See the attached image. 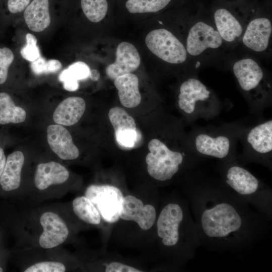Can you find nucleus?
I'll return each mask as SVG.
<instances>
[{"mask_svg": "<svg viewBox=\"0 0 272 272\" xmlns=\"http://www.w3.org/2000/svg\"><path fill=\"white\" fill-rule=\"evenodd\" d=\"M190 195L200 245L210 250H241L265 233L267 217L223 183H192Z\"/></svg>", "mask_w": 272, "mask_h": 272, "instance_id": "nucleus-1", "label": "nucleus"}, {"mask_svg": "<svg viewBox=\"0 0 272 272\" xmlns=\"http://www.w3.org/2000/svg\"><path fill=\"white\" fill-rule=\"evenodd\" d=\"M223 184L238 197L269 218L271 193L258 178L248 170L235 164L224 169Z\"/></svg>", "mask_w": 272, "mask_h": 272, "instance_id": "nucleus-2", "label": "nucleus"}, {"mask_svg": "<svg viewBox=\"0 0 272 272\" xmlns=\"http://www.w3.org/2000/svg\"><path fill=\"white\" fill-rule=\"evenodd\" d=\"M148 149L150 152L146 157V162L150 176L160 181L171 179L179 171L184 161V155L171 150L158 139L149 142Z\"/></svg>", "mask_w": 272, "mask_h": 272, "instance_id": "nucleus-3", "label": "nucleus"}, {"mask_svg": "<svg viewBox=\"0 0 272 272\" xmlns=\"http://www.w3.org/2000/svg\"><path fill=\"white\" fill-rule=\"evenodd\" d=\"M232 71L239 87L251 102L265 97L269 87L264 71L254 59L245 57L235 62Z\"/></svg>", "mask_w": 272, "mask_h": 272, "instance_id": "nucleus-4", "label": "nucleus"}, {"mask_svg": "<svg viewBox=\"0 0 272 272\" xmlns=\"http://www.w3.org/2000/svg\"><path fill=\"white\" fill-rule=\"evenodd\" d=\"M149 49L168 63L181 64L186 61L188 53L183 44L170 31L160 28L150 31L145 38Z\"/></svg>", "mask_w": 272, "mask_h": 272, "instance_id": "nucleus-5", "label": "nucleus"}, {"mask_svg": "<svg viewBox=\"0 0 272 272\" xmlns=\"http://www.w3.org/2000/svg\"><path fill=\"white\" fill-rule=\"evenodd\" d=\"M192 218L181 205L175 202L166 205L157 221V234L162 244L169 247L177 246L181 241L182 225Z\"/></svg>", "mask_w": 272, "mask_h": 272, "instance_id": "nucleus-6", "label": "nucleus"}, {"mask_svg": "<svg viewBox=\"0 0 272 272\" xmlns=\"http://www.w3.org/2000/svg\"><path fill=\"white\" fill-rule=\"evenodd\" d=\"M214 100L211 91L199 79L191 77L180 85L178 105L186 114L193 117L201 116L202 111Z\"/></svg>", "mask_w": 272, "mask_h": 272, "instance_id": "nucleus-7", "label": "nucleus"}, {"mask_svg": "<svg viewBox=\"0 0 272 272\" xmlns=\"http://www.w3.org/2000/svg\"><path fill=\"white\" fill-rule=\"evenodd\" d=\"M85 195L105 222L112 223L118 220L123 199L119 188L109 185H92L87 188Z\"/></svg>", "mask_w": 272, "mask_h": 272, "instance_id": "nucleus-8", "label": "nucleus"}, {"mask_svg": "<svg viewBox=\"0 0 272 272\" xmlns=\"http://www.w3.org/2000/svg\"><path fill=\"white\" fill-rule=\"evenodd\" d=\"M224 42L214 25L204 20H198L188 31L185 48L188 54L197 57L219 49Z\"/></svg>", "mask_w": 272, "mask_h": 272, "instance_id": "nucleus-9", "label": "nucleus"}, {"mask_svg": "<svg viewBox=\"0 0 272 272\" xmlns=\"http://www.w3.org/2000/svg\"><path fill=\"white\" fill-rule=\"evenodd\" d=\"M213 16L214 26L224 42L233 43L241 38L245 28L230 4L220 2L214 8Z\"/></svg>", "mask_w": 272, "mask_h": 272, "instance_id": "nucleus-10", "label": "nucleus"}, {"mask_svg": "<svg viewBox=\"0 0 272 272\" xmlns=\"http://www.w3.org/2000/svg\"><path fill=\"white\" fill-rule=\"evenodd\" d=\"M271 34L270 20L266 16H258L249 21L241 38L247 48L256 53H261L269 47Z\"/></svg>", "mask_w": 272, "mask_h": 272, "instance_id": "nucleus-11", "label": "nucleus"}, {"mask_svg": "<svg viewBox=\"0 0 272 272\" xmlns=\"http://www.w3.org/2000/svg\"><path fill=\"white\" fill-rule=\"evenodd\" d=\"M192 145L195 151L202 156L224 160L230 155L232 142L226 134L201 132L194 137Z\"/></svg>", "mask_w": 272, "mask_h": 272, "instance_id": "nucleus-12", "label": "nucleus"}, {"mask_svg": "<svg viewBox=\"0 0 272 272\" xmlns=\"http://www.w3.org/2000/svg\"><path fill=\"white\" fill-rule=\"evenodd\" d=\"M43 231L39 243L43 248L50 249L62 244L69 235V229L64 221L57 214L47 212L40 217Z\"/></svg>", "mask_w": 272, "mask_h": 272, "instance_id": "nucleus-13", "label": "nucleus"}, {"mask_svg": "<svg viewBox=\"0 0 272 272\" xmlns=\"http://www.w3.org/2000/svg\"><path fill=\"white\" fill-rule=\"evenodd\" d=\"M119 218L125 221H133L143 230L150 229L156 219V212L151 205H144L140 199L132 195L123 197Z\"/></svg>", "mask_w": 272, "mask_h": 272, "instance_id": "nucleus-14", "label": "nucleus"}, {"mask_svg": "<svg viewBox=\"0 0 272 272\" xmlns=\"http://www.w3.org/2000/svg\"><path fill=\"white\" fill-rule=\"evenodd\" d=\"M141 58L135 47L130 43L122 42L117 47L115 61L106 69L107 77L114 80L117 77L136 71Z\"/></svg>", "mask_w": 272, "mask_h": 272, "instance_id": "nucleus-15", "label": "nucleus"}, {"mask_svg": "<svg viewBox=\"0 0 272 272\" xmlns=\"http://www.w3.org/2000/svg\"><path fill=\"white\" fill-rule=\"evenodd\" d=\"M246 142L258 160L269 159L272 150V120L264 121L250 129Z\"/></svg>", "mask_w": 272, "mask_h": 272, "instance_id": "nucleus-16", "label": "nucleus"}, {"mask_svg": "<svg viewBox=\"0 0 272 272\" xmlns=\"http://www.w3.org/2000/svg\"><path fill=\"white\" fill-rule=\"evenodd\" d=\"M47 139L51 149L60 158L74 160L79 156V151L74 144L70 132L60 124H51L47 128Z\"/></svg>", "mask_w": 272, "mask_h": 272, "instance_id": "nucleus-17", "label": "nucleus"}, {"mask_svg": "<svg viewBox=\"0 0 272 272\" xmlns=\"http://www.w3.org/2000/svg\"><path fill=\"white\" fill-rule=\"evenodd\" d=\"M69 172L60 164L51 161L38 165L34 177V183L39 190L49 186L63 183L69 177Z\"/></svg>", "mask_w": 272, "mask_h": 272, "instance_id": "nucleus-18", "label": "nucleus"}, {"mask_svg": "<svg viewBox=\"0 0 272 272\" xmlns=\"http://www.w3.org/2000/svg\"><path fill=\"white\" fill-rule=\"evenodd\" d=\"M86 109L85 100L79 97H70L63 100L55 109L54 121L60 125L70 126L77 123Z\"/></svg>", "mask_w": 272, "mask_h": 272, "instance_id": "nucleus-19", "label": "nucleus"}, {"mask_svg": "<svg viewBox=\"0 0 272 272\" xmlns=\"http://www.w3.org/2000/svg\"><path fill=\"white\" fill-rule=\"evenodd\" d=\"M139 84L138 77L132 73L120 76L114 80L119 101L124 107L134 108L140 104L142 97Z\"/></svg>", "mask_w": 272, "mask_h": 272, "instance_id": "nucleus-20", "label": "nucleus"}, {"mask_svg": "<svg viewBox=\"0 0 272 272\" xmlns=\"http://www.w3.org/2000/svg\"><path fill=\"white\" fill-rule=\"evenodd\" d=\"M24 18L31 31L44 30L51 22L49 0H32L24 11Z\"/></svg>", "mask_w": 272, "mask_h": 272, "instance_id": "nucleus-21", "label": "nucleus"}, {"mask_svg": "<svg viewBox=\"0 0 272 272\" xmlns=\"http://www.w3.org/2000/svg\"><path fill=\"white\" fill-rule=\"evenodd\" d=\"M24 159L23 153L19 151L8 156L0 177V184L4 190L12 191L20 186Z\"/></svg>", "mask_w": 272, "mask_h": 272, "instance_id": "nucleus-22", "label": "nucleus"}, {"mask_svg": "<svg viewBox=\"0 0 272 272\" xmlns=\"http://www.w3.org/2000/svg\"><path fill=\"white\" fill-rule=\"evenodd\" d=\"M90 69L84 62L77 61L69 66L60 74L58 79L63 83V88L69 91H75L79 87V81L89 77Z\"/></svg>", "mask_w": 272, "mask_h": 272, "instance_id": "nucleus-23", "label": "nucleus"}, {"mask_svg": "<svg viewBox=\"0 0 272 272\" xmlns=\"http://www.w3.org/2000/svg\"><path fill=\"white\" fill-rule=\"evenodd\" d=\"M25 110L15 104L11 96L7 93H0V124L18 123L26 119Z\"/></svg>", "mask_w": 272, "mask_h": 272, "instance_id": "nucleus-24", "label": "nucleus"}, {"mask_svg": "<svg viewBox=\"0 0 272 272\" xmlns=\"http://www.w3.org/2000/svg\"><path fill=\"white\" fill-rule=\"evenodd\" d=\"M73 211L81 220L92 225H98L101 216L93 202L86 196H79L72 203Z\"/></svg>", "mask_w": 272, "mask_h": 272, "instance_id": "nucleus-25", "label": "nucleus"}, {"mask_svg": "<svg viewBox=\"0 0 272 272\" xmlns=\"http://www.w3.org/2000/svg\"><path fill=\"white\" fill-rule=\"evenodd\" d=\"M172 0H127L125 7L131 14L156 13L165 8Z\"/></svg>", "mask_w": 272, "mask_h": 272, "instance_id": "nucleus-26", "label": "nucleus"}, {"mask_svg": "<svg viewBox=\"0 0 272 272\" xmlns=\"http://www.w3.org/2000/svg\"><path fill=\"white\" fill-rule=\"evenodd\" d=\"M82 10L87 18L92 22L102 20L108 11L107 0H81Z\"/></svg>", "mask_w": 272, "mask_h": 272, "instance_id": "nucleus-27", "label": "nucleus"}, {"mask_svg": "<svg viewBox=\"0 0 272 272\" xmlns=\"http://www.w3.org/2000/svg\"><path fill=\"white\" fill-rule=\"evenodd\" d=\"M108 117L115 132L125 129H137L134 118L121 107L111 108L108 112Z\"/></svg>", "mask_w": 272, "mask_h": 272, "instance_id": "nucleus-28", "label": "nucleus"}, {"mask_svg": "<svg viewBox=\"0 0 272 272\" xmlns=\"http://www.w3.org/2000/svg\"><path fill=\"white\" fill-rule=\"evenodd\" d=\"M62 67L61 63L57 59L46 60L41 56L31 63V69L36 75L54 73Z\"/></svg>", "mask_w": 272, "mask_h": 272, "instance_id": "nucleus-29", "label": "nucleus"}, {"mask_svg": "<svg viewBox=\"0 0 272 272\" xmlns=\"http://www.w3.org/2000/svg\"><path fill=\"white\" fill-rule=\"evenodd\" d=\"M26 44L21 48L20 53L22 56L26 60L33 61L39 58L41 55L37 45L36 37L31 33L26 36Z\"/></svg>", "mask_w": 272, "mask_h": 272, "instance_id": "nucleus-30", "label": "nucleus"}, {"mask_svg": "<svg viewBox=\"0 0 272 272\" xmlns=\"http://www.w3.org/2000/svg\"><path fill=\"white\" fill-rule=\"evenodd\" d=\"M14 59L12 51L7 47L0 48V84L7 80L8 69Z\"/></svg>", "mask_w": 272, "mask_h": 272, "instance_id": "nucleus-31", "label": "nucleus"}, {"mask_svg": "<svg viewBox=\"0 0 272 272\" xmlns=\"http://www.w3.org/2000/svg\"><path fill=\"white\" fill-rule=\"evenodd\" d=\"M65 267L61 262L44 261L36 263L24 270L25 272H64Z\"/></svg>", "mask_w": 272, "mask_h": 272, "instance_id": "nucleus-32", "label": "nucleus"}, {"mask_svg": "<svg viewBox=\"0 0 272 272\" xmlns=\"http://www.w3.org/2000/svg\"><path fill=\"white\" fill-rule=\"evenodd\" d=\"M117 143L123 147L131 148L136 142L137 138V129H125L115 132Z\"/></svg>", "mask_w": 272, "mask_h": 272, "instance_id": "nucleus-33", "label": "nucleus"}, {"mask_svg": "<svg viewBox=\"0 0 272 272\" xmlns=\"http://www.w3.org/2000/svg\"><path fill=\"white\" fill-rule=\"evenodd\" d=\"M31 3L30 0H8V8L12 14H17L24 11Z\"/></svg>", "mask_w": 272, "mask_h": 272, "instance_id": "nucleus-34", "label": "nucleus"}, {"mask_svg": "<svg viewBox=\"0 0 272 272\" xmlns=\"http://www.w3.org/2000/svg\"><path fill=\"white\" fill-rule=\"evenodd\" d=\"M106 272H141V270L120 262H113L108 264L105 269Z\"/></svg>", "mask_w": 272, "mask_h": 272, "instance_id": "nucleus-35", "label": "nucleus"}, {"mask_svg": "<svg viewBox=\"0 0 272 272\" xmlns=\"http://www.w3.org/2000/svg\"><path fill=\"white\" fill-rule=\"evenodd\" d=\"M6 161V159L4 150L2 148H0V177L3 171Z\"/></svg>", "mask_w": 272, "mask_h": 272, "instance_id": "nucleus-36", "label": "nucleus"}, {"mask_svg": "<svg viewBox=\"0 0 272 272\" xmlns=\"http://www.w3.org/2000/svg\"><path fill=\"white\" fill-rule=\"evenodd\" d=\"M89 78L92 81H97L100 78V74L98 71L96 70H90Z\"/></svg>", "mask_w": 272, "mask_h": 272, "instance_id": "nucleus-37", "label": "nucleus"}, {"mask_svg": "<svg viewBox=\"0 0 272 272\" xmlns=\"http://www.w3.org/2000/svg\"><path fill=\"white\" fill-rule=\"evenodd\" d=\"M2 271H3V269L0 267V272H1Z\"/></svg>", "mask_w": 272, "mask_h": 272, "instance_id": "nucleus-38", "label": "nucleus"}]
</instances>
